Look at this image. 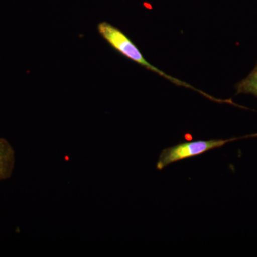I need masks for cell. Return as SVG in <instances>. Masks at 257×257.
Returning <instances> with one entry per match:
<instances>
[{
	"instance_id": "2",
	"label": "cell",
	"mask_w": 257,
	"mask_h": 257,
	"mask_svg": "<svg viewBox=\"0 0 257 257\" xmlns=\"http://www.w3.org/2000/svg\"><path fill=\"white\" fill-rule=\"evenodd\" d=\"M255 136H257V134L241 137V138L226 139V140L212 139L209 140H197V141L179 143L175 146L167 147L162 150L157 162V169L158 170H162L171 164L185 160V159L191 158V157L199 156L214 149L220 148L230 142Z\"/></svg>"
},
{
	"instance_id": "4",
	"label": "cell",
	"mask_w": 257,
	"mask_h": 257,
	"mask_svg": "<svg viewBox=\"0 0 257 257\" xmlns=\"http://www.w3.org/2000/svg\"><path fill=\"white\" fill-rule=\"evenodd\" d=\"M236 94H249L257 96V64L246 78L236 84Z\"/></svg>"
},
{
	"instance_id": "3",
	"label": "cell",
	"mask_w": 257,
	"mask_h": 257,
	"mask_svg": "<svg viewBox=\"0 0 257 257\" xmlns=\"http://www.w3.org/2000/svg\"><path fill=\"white\" fill-rule=\"evenodd\" d=\"M15 165V152L11 144L0 138V182L10 178Z\"/></svg>"
},
{
	"instance_id": "1",
	"label": "cell",
	"mask_w": 257,
	"mask_h": 257,
	"mask_svg": "<svg viewBox=\"0 0 257 257\" xmlns=\"http://www.w3.org/2000/svg\"><path fill=\"white\" fill-rule=\"evenodd\" d=\"M97 30L99 35L107 42V43L113 49H114L116 52H119L121 55L124 56L128 60L136 62V63L143 66L148 70L158 74L161 77L168 79L176 85L189 88V89L196 91L198 93H200L201 94L206 96V97H209V94L196 89V88L192 87V85L187 84V83L182 82L178 79L168 75L165 72L160 70V69L157 68L155 66L150 64L144 57L143 54L139 50L138 46L134 43L133 40L119 28L111 25L110 23L102 22V23H100L97 25Z\"/></svg>"
}]
</instances>
